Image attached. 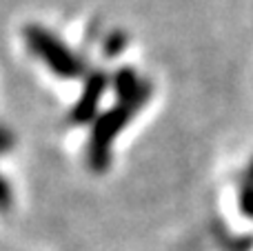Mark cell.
Instances as JSON below:
<instances>
[{
    "instance_id": "cell-1",
    "label": "cell",
    "mask_w": 253,
    "mask_h": 251,
    "mask_svg": "<svg viewBox=\"0 0 253 251\" xmlns=\"http://www.w3.org/2000/svg\"><path fill=\"white\" fill-rule=\"evenodd\" d=\"M27 42H29L31 51L38 53L44 60V65H49L60 76H76L80 71V62L74 58V53L67 51L65 44L51 38L47 31L38 29V27L29 29L27 31Z\"/></svg>"
}]
</instances>
